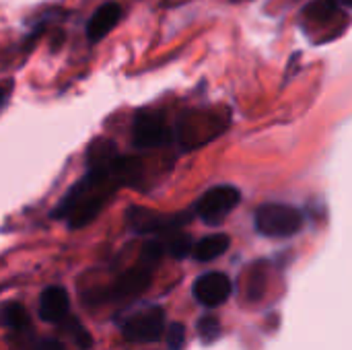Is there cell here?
<instances>
[{
	"instance_id": "d6986e66",
	"label": "cell",
	"mask_w": 352,
	"mask_h": 350,
	"mask_svg": "<svg viewBox=\"0 0 352 350\" xmlns=\"http://www.w3.org/2000/svg\"><path fill=\"white\" fill-rule=\"evenodd\" d=\"M10 93H12V83H10V80H8V83H0V111H2V107L8 103Z\"/></svg>"
},
{
	"instance_id": "6da1fadb",
	"label": "cell",
	"mask_w": 352,
	"mask_h": 350,
	"mask_svg": "<svg viewBox=\"0 0 352 350\" xmlns=\"http://www.w3.org/2000/svg\"><path fill=\"white\" fill-rule=\"evenodd\" d=\"M303 227V215L301 210L289 206V204H262L256 210V229L264 237L272 239H287L301 231Z\"/></svg>"
},
{
	"instance_id": "9c48e42d",
	"label": "cell",
	"mask_w": 352,
	"mask_h": 350,
	"mask_svg": "<svg viewBox=\"0 0 352 350\" xmlns=\"http://www.w3.org/2000/svg\"><path fill=\"white\" fill-rule=\"evenodd\" d=\"M70 299L62 287H47L39 297V318L47 324H58L68 316Z\"/></svg>"
},
{
	"instance_id": "5b68a950",
	"label": "cell",
	"mask_w": 352,
	"mask_h": 350,
	"mask_svg": "<svg viewBox=\"0 0 352 350\" xmlns=\"http://www.w3.org/2000/svg\"><path fill=\"white\" fill-rule=\"evenodd\" d=\"M165 330V311L161 307H148L132 316L124 324V336L130 342H155Z\"/></svg>"
},
{
	"instance_id": "4fadbf2b",
	"label": "cell",
	"mask_w": 352,
	"mask_h": 350,
	"mask_svg": "<svg viewBox=\"0 0 352 350\" xmlns=\"http://www.w3.org/2000/svg\"><path fill=\"white\" fill-rule=\"evenodd\" d=\"M336 10H338V0H316L305 8V17L320 23V21L332 19Z\"/></svg>"
},
{
	"instance_id": "e0dca14e",
	"label": "cell",
	"mask_w": 352,
	"mask_h": 350,
	"mask_svg": "<svg viewBox=\"0 0 352 350\" xmlns=\"http://www.w3.org/2000/svg\"><path fill=\"white\" fill-rule=\"evenodd\" d=\"M72 328H74V334H72V340L80 347L82 350L91 349V344H93V340H91V334L87 332V330H82L76 322H72Z\"/></svg>"
},
{
	"instance_id": "2e32d148",
	"label": "cell",
	"mask_w": 352,
	"mask_h": 350,
	"mask_svg": "<svg viewBox=\"0 0 352 350\" xmlns=\"http://www.w3.org/2000/svg\"><path fill=\"white\" fill-rule=\"evenodd\" d=\"M186 340V328L182 324H171V328L167 330V344L171 350H179L184 347Z\"/></svg>"
},
{
	"instance_id": "8fae6325",
	"label": "cell",
	"mask_w": 352,
	"mask_h": 350,
	"mask_svg": "<svg viewBox=\"0 0 352 350\" xmlns=\"http://www.w3.org/2000/svg\"><path fill=\"white\" fill-rule=\"evenodd\" d=\"M163 237H167V241H163V245H165V252L171 254V258L184 260V258H188V254H192V237L188 233H182V229L171 231Z\"/></svg>"
},
{
	"instance_id": "8992f818",
	"label": "cell",
	"mask_w": 352,
	"mask_h": 350,
	"mask_svg": "<svg viewBox=\"0 0 352 350\" xmlns=\"http://www.w3.org/2000/svg\"><path fill=\"white\" fill-rule=\"evenodd\" d=\"M192 291H194V297L198 303H202L204 307H217L229 299L231 281L223 272H208V274H202L194 283Z\"/></svg>"
},
{
	"instance_id": "30bf717a",
	"label": "cell",
	"mask_w": 352,
	"mask_h": 350,
	"mask_svg": "<svg viewBox=\"0 0 352 350\" xmlns=\"http://www.w3.org/2000/svg\"><path fill=\"white\" fill-rule=\"evenodd\" d=\"M229 243H231V239L225 233L208 235V237L200 239L196 245H192V254L198 262H212L229 250Z\"/></svg>"
},
{
	"instance_id": "7c38bea8",
	"label": "cell",
	"mask_w": 352,
	"mask_h": 350,
	"mask_svg": "<svg viewBox=\"0 0 352 350\" xmlns=\"http://www.w3.org/2000/svg\"><path fill=\"white\" fill-rule=\"evenodd\" d=\"M0 322L12 330H23L27 326V311L21 303H8L0 311Z\"/></svg>"
},
{
	"instance_id": "3957f363",
	"label": "cell",
	"mask_w": 352,
	"mask_h": 350,
	"mask_svg": "<svg viewBox=\"0 0 352 350\" xmlns=\"http://www.w3.org/2000/svg\"><path fill=\"white\" fill-rule=\"evenodd\" d=\"M241 202V192L235 186H217L204 192L194 204V212L210 227L221 225Z\"/></svg>"
},
{
	"instance_id": "52a82bcc",
	"label": "cell",
	"mask_w": 352,
	"mask_h": 350,
	"mask_svg": "<svg viewBox=\"0 0 352 350\" xmlns=\"http://www.w3.org/2000/svg\"><path fill=\"white\" fill-rule=\"evenodd\" d=\"M148 285H151V268L140 264V266L124 272L116 281V285L109 289V297L111 299H130V297H136L142 291H146Z\"/></svg>"
},
{
	"instance_id": "7a4b0ae2",
	"label": "cell",
	"mask_w": 352,
	"mask_h": 350,
	"mask_svg": "<svg viewBox=\"0 0 352 350\" xmlns=\"http://www.w3.org/2000/svg\"><path fill=\"white\" fill-rule=\"evenodd\" d=\"M126 221L128 227L134 233L140 235H167L171 231L182 229L184 225H188L192 221V212H175V215H163V212H155L142 206H132L126 212Z\"/></svg>"
},
{
	"instance_id": "ffe728a7",
	"label": "cell",
	"mask_w": 352,
	"mask_h": 350,
	"mask_svg": "<svg viewBox=\"0 0 352 350\" xmlns=\"http://www.w3.org/2000/svg\"><path fill=\"white\" fill-rule=\"evenodd\" d=\"M340 2H342V4H344V6H351V2H352V0H340Z\"/></svg>"
},
{
	"instance_id": "ac0fdd59",
	"label": "cell",
	"mask_w": 352,
	"mask_h": 350,
	"mask_svg": "<svg viewBox=\"0 0 352 350\" xmlns=\"http://www.w3.org/2000/svg\"><path fill=\"white\" fill-rule=\"evenodd\" d=\"M35 350H64V344L60 340H54V338H45L41 342H37Z\"/></svg>"
},
{
	"instance_id": "5bb4252c",
	"label": "cell",
	"mask_w": 352,
	"mask_h": 350,
	"mask_svg": "<svg viewBox=\"0 0 352 350\" xmlns=\"http://www.w3.org/2000/svg\"><path fill=\"white\" fill-rule=\"evenodd\" d=\"M163 254H165V245H163V241H159V239L146 241V243H144V248H142V254H140V264H142V266L153 268L155 264H159V260L163 258Z\"/></svg>"
},
{
	"instance_id": "ba28073f",
	"label": "cell",
	"mask_w": 352,
	"mask_h": 350,
	"mask_svg": "<svg viewBox=\"0 0 352 350\" xmlns=\"http://www.w3.org/2000/svg\"><path fill=\"white\" fill-rule=\"evenodd\" d=\"M120 19H122V8H120V4H116V2H105V4H101V6L93 12V17L89 19V25H87V37H89V41H91V43L101 41L109 31L116 29V25L120 23Z\"/></svg>"
},
{
	"instance_id": "9a60e30c",
	"label": "cell",
	"mask_w": 352,
	"mask_h": 350,
	"mask_svg": "<svg viewBox=\"0 0 352 350\" xmlns=\"http://www.w3.org/2000/svg\"><path fill=\"white\" fill-rule=\"evenodd\" d=\"M198 334L202 338V342L210 344L221 336V322L214 316H206L198 322Z\"/></svg>"
},
{
	"instance_id": "277c9868",
	"label": "cell",
	"mask_w": 352,
	"mask_h": 350,
	"mask_svg": "<svg viewBox=\"0 0 352 350\" xmlns=\"http://www.w3.org/2000/svg\"><path fill=\"white\" fill-rule=\"evenodd\" d=\"M171 142V128L159 111L142 109L136 113L132 124V144L134 149H159Z\"/></svg>"
}]
</instances>
